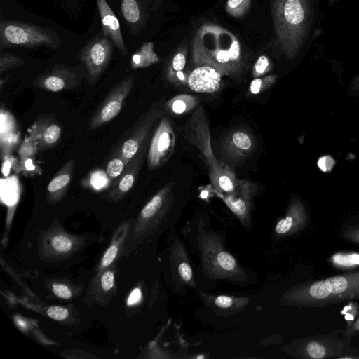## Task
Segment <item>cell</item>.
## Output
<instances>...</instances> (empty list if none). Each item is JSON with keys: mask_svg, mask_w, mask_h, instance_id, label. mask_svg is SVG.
I'll return each mask as SVG.
<instances>
[{"mask_svg": "<svg viewBox=\"0 0 359 359\" xmlns=\"http://www.w3.org/2000/svg\"><path fill=\"white\" fill-rule=\"evenodd\" d=\"M359 299V271L295 285L282 295V304L324 307Z\"/></svg>", "mask_w": 359, "mask_h": 359, "instance_id": "6da1fadb", "label": "cell"}, {"mask_svg": "<svg viewBox=\"0 0 359 359\" xmlns=\"http://www.w3.org/2000/svg\"><path fill=\"white\" fill-rule=\"evenodd\" d=\"M186 138L204 157L212 186L217 194L233 192L238 180L234 173L215 157L211 147L209 125L202 107L197 109L184 127Z\"/></svg>", "mask_w": 359, "mask_h": 359, "instance_id": "7a4b0ae2", "label": "cell"}, {"mask_svg": "<svg viewBox=\"0 0 359 359\" xmlns=\"http://www.w3.org/2000/svg\"><path fill=\"white\" fill-rule=\"evenodd\" d=\"M173 188L172 182L168 183L142 208L130 226L123 252H130L160 230L173 206Z\"/></svg>", "mask_w": 359, "mask_h": 359, "instance_id": "3957f363", "label": "cell"}, {"mask_svg": "<svg viewBox=\"0 0 359 359\" xmlns=\"http://www.w3.org/2000/svg\"><path fill=\"white\" fill-rule=\"evenodd\" d=\"M196 238L202 269L209 278L238 283L248 279L245 271L223 245L219 236L198 229Z\"/></svg>", "mask_w": 359, "mask_h": 359, "instance_id": "277c9868", "label": "cell"}, {"mask_svg": "<svg viewBox=\"0 0 359 359\" xmlns=\"http://www.w3.org/2000/svg\"><path fill=\"white\" fill-rule=\"evenodd\" d=\"M344 330H337L326 334L309 336L293 341L285 352L302 359H339L355 355L359 349L351 346V341L344 335Z\"/></svg>", "mask_w": 359, "mask_h": 359, "instance_id": "5b68a950", "label": "cell"}, {"mask_svg": "<svg viewBox=\"0 0 359 359\" xmlns=\"http://www.w3.org/2000/svg\"><path fill=\"white\" fill-rule=\"evenodd\" d=\"M165 102L164 96L154 101L121 139L113 152L118 154L127 164L151 137L158 122L166 114Z\"/></svg>", "mask_w": 359, "mask_h": 359, "instance_id": "8992f818", "label": "cell"}, {"mask_svg": "<svg viewBox=\"0 0 359 359\" xmlns=\"http://www.w3.org/2000/svg\"><path fill=\"white\" fill-rule=\"evenodd\" d=\"M0 45L3 47L46 46L56 49L60 46L58 36L50 28L34 24L2 20Z\"/></svg>", "mask_w": 359, "mask_h": 359, "instance_id": "52a82bcc", "label": "cell"}, {"mask_svg": "<svg viewBox=\"0 0 359 359\" xmlns=\"http://www.w3.org/2000/svg\"><path fill=\"white\" fill-rule=\"evenodd\" d=\"M281 17L285 40L294 51L307 34L311 22L308 0H284L281 6Z\"/></svg>", "mask_w": 359, "mask_h": 359, "instance_id": "ba28073f", "label": "cell"}, {"mask_svg": "<svg viewBox=\"0 0 359 359\" xmlns=\"http://www.w3.org/2000/svg\"><path fill=\"white\" fill-rule=\"evenodd\" d=\"M113 41L103 33L95 36L78 53L76 58L87 71V81L95 85L107 67L114 51Z\"/></svg>", "mask_w": 359, "mask_h": 359, "instance_id": "9c48e42d", "label": "cell"}, {"mask_svg": "<svg viewBox=\"0 0 359 359\" xmlns=\"http://www.w3.org/2000/svg\"><path fill=\"white\" fill-rule=\"evenodd\" d=\"M135 82L134 75H130L116 83L97 107L88 123V129L95 130L115 118L121 111Z\"/></svg>", "mask_w": 359, "mask_h": 359, "instance_id": "30bf717a", "label": "cell"}, {"mask_svg": "<svg viewBox=\"0 0 359 359\" xmlns=\"http://www.w3.org/2000/svg\"><path fill=\"white\" fill-rule=\"evenodd\" d=\"M85 77H87V71L83 66L72 67L55 65L37 76L30 86L48 92L59 93L76 88Z\"/></svg>", "mask_w": 359, "mask_h": 359, "instance_id": "8fae6325", "label": "cell"}, {"mask_svg": "<svg viewBox=\"0 0 359 359\" xmlns=\"http://www.w3.org/2000/svg\"><path fill=\"white\" fill-rule=\"evenodd\" d=\"M175 142V136L171 121L165 115L156 126L147 150V165L154 170L163 165L171 156Z\"/></svg>", "mask_w": 359, "mask_h": 359, "instance_id": "7c38bea8", "label": "cell"}, {"mask_svg": "<svg viewBox=\"0 0 359 359\" xmlns=\"http://www.w3.org/2000/svg\"><path fill=\"white\" fill-rule=\"evenodd\" d=\"M150 140L151 137L129 161L122 173L116 180L112 181L106 194V199L107 201L118 202L133 188L147 154Z\"/></svg>", "mask_w": 359, "mask_h": 359, "instance_id": "4fadbf2b", "label": "cell"}, {"mask_svg": "<svg viewBox=\"0 0 359 359\" xmlns=\"http://www.w3.org/2000/svg\"><path fill=\"white\" fill-rule=\"evenodd\" d=\"M257 187L248 180H238L234 191L228 194H218L230 210L244 226H249L253 198Z\"/></svg>", "mask_w": 359, "mask_h": 359, "instance_id": "5bb4252c", "label": "cell"}, {"mask_svg": "<svg viewBox=\"0 0 359 359\" xmlns=\"http://www.w3.org/2000/svg\"><path fill=\"white\" fill-rule=\"evenodd\" d=\"M62 135V126L53 114H41L28 130V137L36 144L38 151L57 146Z\"/></svg>", "mask_w": 359, "mask_h": 359, "instance_id": "9a60e30c", "label": "cell"}, {"mask_svg": "<svg viewBox=\"0 0 359 359\" xmlns=\"http://www.w3.org/2000/svg\"><path fill=\"white\" fill-rule=\"evenodd\" d=\"M256 148L254 136L248 130H237L229 134L222 146L224 161L236 163L247 158Z\"/></svg>", "mask_w": 359, "mask_h": 359, "instance_id": "2e32d148", "label": "cell"}, {"mask_svg": "<svg viewBox=\"0 0 359 359\" xmlns=\"http://www.w3.org/2000/svg\"><path fill=\"white\" fill-rule=\"evenodd\" d=\"M309 220V214L302 201L297 197H292L285 215L276 224L275 234L279 237L296 234L308 226Z\"/></svg>", "mask_w": 359, "mask_h": 359, "instance_id": "e0dca14e", "label": "cell"}, {"mask_svg": "<svg viewBox=\"0 0 359 359\" xmlns=\"http://www.w3.org/2000/svg\"><path fill=\"white\" fill-rule=\"evenodd\" d=\"M75 166V160L69 159L49 182L46 190V200L50 204H56L63 198L73 178Z\"/></svg>", "mask_w": 359, "mask_h": 359, "instance_id": "ac0fdd59", "label": "cell"}, {"mask_svg": "<svg viewBox=\"0 0 359 359\" xmlns=\"http://www.w3.org/2000/svg\"><path fill=\"white\" fill-rule=\"evenodd\" d=\"M96 1L102 22V33L109 36L120 52L123 55H126L127 50L116 16L106 0H96Z\"/></svg>", "mask_w": 359, "mask_h": 359, "instance_id": "d6986e66", "label": "cell"}, {"mask_svg": "<svg viewBox=\"0 0 359 359\" xmlns=\"http://www.w3.org/2000/svg\"><path fill=\"white\" fill-rule=\"evenodd\" d=\"M220 74L208 66L199 67L193 70L188 78L190 89L196 93H214L219 88Z\"/></svg>", "mask_w": 359, "mask_h": 359, "instance_id": "ffe728a7", "label": "cell"}, {"mask_svg": "<svg viewBox=\"0 0 359 359\" xmlns=\"http://www.w3.org/2000/svg\"><path fill=\"white\" fill-rule=\"evenodd\" d=\"M20 133L15 118L8 111L1 108V156L9 155L18 144Z\"/></svg>", "mask_w": 359, "mask_h": 359, "instance_id": "44dd1931", "label": "cell"}, {"mask_svg": "<svg viewBox=\"0 0 359 359\" xmlns=\"http://www.w3.org/2000/svg\"><path fill=\"white\" fill-rule=\"evenodd\" d=\"M172 264L174 273L180 281L191 287H195V282L192 268L189 262L187 252L183 245L177 238L172 250Z\"/></svg>", "mask_w": 359, "mask_h": 359, "instance_id": "7402d4cb", "label": "cell"}, {"mask_svg": "<svg viewBox=\"0 0 359 359\" xmlns=\"http://www.w3.org/2000/svg\"><path fill=\"white\" fill-rule=\"evenodd\" d=\"M132 220L124 222L120 226L113 238L111 244L103 255L98 271H101L109 267L117 258L121 249L123 250L128 234L131 226Z\"/></svg>", "mask_w": 359, "mask_h": 359, "instance_id": "603a6c76", "label": "cell"}, {"mask_svg": "<svg viewBox=\"0 0 359 359\" xmlns=\"http://www.w3.org/2000/svg\"><path fill=\"white\" fill-rule=\"evenodd\" d=\"M204 302L212 308H217L229 312H238L243 309L250 299L248 297H232L228 295H208L201 293Z\"/></svg>", "mask_w": 359, "mask_h": 359, "instance_id": "cb8c5ba5", "label": "cell"}, {"mask_svg": "<svg viewBox=\"0 0 359 359\" xmlns=\"http://www.w3.org/2000/svg\"><path fill=\"white\" fill-rule=\"evenodd\" d=\"M48 250L53 256H64L72 253L77 248L78 241L72 236L59 231L53 233L48 237Z\"/></svg>", "mask_w": 359, "mask_h": 359, "instance_id": "d4e9b609", "label": "cell"}, {"mask_svg": "<svg viewBox=\"0 0 359 359\" xmlns=\"http://www.w3.org/2000/svg\"><path fill=\"white\" fill-rule=\"evenodd\" d=\"M111 182L112 181L109 177L107 172L102 169L92 170L81 181L83 187L97 191L109 188Z\"/></svg>", "mask_w": 359, "mask_h": 359, "instance_id": "484cf974", "label": "cell"}, {"mask_svg": "<svg viewBox=\"0 0 359 359\" xmlns=\"http://www.w3.org/2000/svg\"><path fill=\"white\" fill-rule=\"evenodd\" d=\"M197 104L196 97L189 95H180L165 102L166 114H182L191 110Z\"/></svg>", "mask_w": 359, "mask_h": 359, "instance_id": "4316f807", "label": "cell"}, {"mask_svg": "<svg viewBox=\"0 0 359 359\" xmlns=\"http://www.w3.org/2000/svg\"><path fill=\"white\" fill-rule=\"evenodd\" d=\"M330 263L339 268H355L359 266V253H336L330 258Z\"/></svg>", "mask_w": 359, "mask_h": 359, "instance_id": "83f0119b", "label": "cell"}, {"mask_svg": "<svg viewBox=\"0 0 359 359\" xmlns=\"http://www.w3.org/2000/svg\"><path fill=\"white\" fill-rule=\"evenodd\" d=\"M127 163L118 154L113 152L107 162L105 171L110 180L114 181L122 173Z\"/></svg>", "mask_w": 359, "mask_h": 359, "instance_id": "f1b7e54d", "label": "cell"}, {"mask_svg": "<svg viewBox=\"0 0 359 359\" xmlns=\"http://www.w3.org/2000/svg\"><path fill=\"white\" fill-rule=\"evenodd\" d=\"M121 11L128 22L136 23L140 19V8L136 0H121Z\"/></svg>", "mask_w": 359, "mask_h": 359, "instance_id": "f546056e", "label": "cell"}, {"mask_svg": "<svg viewBox=\"0 0 359 359\" xmlns=\"http://www.w3.org/2000/svg\"><path fill=\"white\" fill-rule=\"evenodd\" d=\"M24 60L12 53L1 51L0 55V74L15 67L22 66Z\"/></svg>", "mask_w": 359, "mask_h": 359, "instance_id": "4dcf8cb0", "label": "cell"}, {"mask_svg": "<svg viewBox=\"0 0 359 359\" xmlns=\"http://www.w3.org/2000/svg\"><path fill=\"white\" fill-rule=\"evenodd\" d=\"M35 156L21 157L20 161V171L25 176L40 175L42 170L34 159Z\"/></svg>", "mask_w": 359, "mask_h": 359, "instance_id": "1f68e13d", "label": "cell"}, {"mask_svg": "<svg viewBox=\"0 0 359 359\" xmlns=\"http://www.w3.org/2000/svg\"><path fill=\"white\" fill-rule=\"evenodd\" d=\"M341 237L351 243L359 245V223L349 224L344 228Z\"/></svg>", "mask_w": 359, "mask_h": 359, "instance_id": "d6a6232c", "label": "cell"}, {"mask_svg": "<svg viewBox=\"0 0 359 359\" xmlns=\"http://www.w3.org/2000/svg\"><path fill=\"white\" fill-rule=\"evenodd\" d=\"M18 154L21 157L35 156L39 152L35 143L28 137H26L18 149Z\"/></svg>", "mask_w": 359, "mask_h": 359, "instance_id": "836d02e7", "label": "cell"}, {"mask_svg": "<svg viewBox=\"0 0 359 359\" xmlns=\"http://www.w3.org/2000/svg\"><path fill=\"white\" fill-rule=\"evenodd\" d=\"M48 317L55 320H64L69 316L68 310L62 306H53L47 309Z\"/></svg>", "mask_w": 359, "mask_h": 359, "instance_id": "e575fe53", "label": "cell"}, {"mask_svg": "<svg viewBox=\"0 0 359 359\" xmlns=\"http://www.w3.org/2000/svg\"><path fill=\"white\" fill-rule=\"evenodd\" d=\"M114 285V273L112 271H105L100 278V287L104 291L110 290Z\"/></svg>", "mask_w": 359, "mask_h": 359, "instance_id": "d590c367", "label": "cell"}, {"mask_svg": "<svg viewBox=\"0 0 359 359\" xmlns=\"http://www.w3.org/2000/svg\"><path fill=\"white\" fill-rule=\"evenodd\" d=\"M53 292L54 294L62 299H68L72 297V291L65 285L60 283L53 284Z\"/></svg>", "mask_w": 359, "mask_h": 359, "instance_id": "8d00e7d4", "label": "cell"}, {"mask_svg": "<svg viewBox=\"0 0 359 359\" xmlns=\"http://www.w3.org/2000/svg\"><path fill=\"white\" fill-rule=\"evenodd\" d=\"M359 334V316L352 322L347 323L344 330V336L349 340Z\"/></svg>", "mask_w": 359, "mask_h": 359, "instance_id": "74e56055", "label": "cell"}, {"mask_svg": "<svg viewBox=\"0 0 359 359\" xmlns=\"http://www.w3.org/2000/svg\"><path fill=\"white\" fill-rule=\"evenodd\" d=\"M3 160L2 163V173L5 177H7L10 173L11 168L14 165H19L20 163L16 164V159L11 154L7 155L1 158Z\"/></svg>", "mask_w": 359, "mask_h": 359, "instance_id": "f35d334b", "label": "cell"}, {"mask_svg": "<svg viewBox=\"0 0 359 359\" xmlns=\"http://www.w3.org/2000/svg\"><path fill=\"white\" fill-rule=\"evenodd\" d=\"M334 165V161L329 156H324L319 158L318 165L323 172H327L332 170Z\"/></svg>", "mask_w": 359, "mask_h": 359, "instance_id": "ab89813d", "label": "cell"}, {"mask_svg": "<svg viewBox=\"0 0 359 359\" xmlns=\"http://www.w3.org/2000/svg\"><path fill=\"white\" fill-rule=\"evenodd\" d=\"M269 66V60L266 56H261L255 65V71L257 75L264 74Z\"/></svg>", "mask_w": 359, "mask_h": 359, "instance_id": "60d3db41", "label": "cell"}, {"mask_svg": "<svg viewBox=\"0 0 359 359\" xmlns=\"http://www.w3.org/2000/svg\"><path fill=\"white\" fill-rule=\"evenodd\" d=\"M266 86H268L264 85V80L262 79H255L250 85V90L252 94H258Z\"/></svg>", "mask_w": 359, "mask_h": 359, "instance_id": "b9f144b4", "label": "cell"}, {"mask_svg": "<svg viewBox=\"0 0 359 359\" xmlns=\"http://www.w3.org/2000/svg\"><path fill=\"white\" fill-rule=\"evenodd\" d=\"M186 62L185 57L182 53L177 54L172 60V67L175 71H182Z\"/></svg>", "mask_w": 359, "mask_h": 359, "instance_id": "7bdbcfd3", "label": "cell"}, {"mask_svg": "<svg viewBox=\"0 0 359 359\" xmlns=\"http://www.w3.org/2000/svg\"><path fill=\"white\" fill-rule=\"evenodd\" d=\"M231 60H236L240 55V46L237 41H233L231 48L228 50Z\"/></svg>", "mask_w": 359, "mask_h": 359, "instance_id": "ee69618b", "label": "cell"}, {"mask_svg": "<svg viewBox=\"0 0 359 359\" xmlns=\"http://www.w3.org/2000/svg\"><path fill=\"white\" fill-rule=\"evenodd\" d=\"M141 290L139 288H135L133 290L128 299V304L132 305L137 302L141 298Z\"/></svg>", "mask_w": 359, "mask_h": 359, "instance_id": "f6af8a7d", "label": "cell"}, {"mask_svg": "<svg viewBox=\"0 0 359 359\" xmlns=\"http://www.w3.org/2000/svg\"><path fill=\"white\" fill-rule=\"evenodd\" d=\"M215 57L217 61L219 62V63H226L229 62V60H231L229 55V52L226 50H219L216 54Z\"/></svg>", "mask_w": 359, "mask_h": 359, "instance_id": "bcb514c9", "label": "cell"}, {"mask_svg": "<svg viewBox=\"0 0 359 359\" xmlns=\"http://www.w3.org/2000/svg\"><path fill=\"white\" fill-rule=\"evenodd\" d=\"M243 0H229L228 1V6L229 7L231 8H234L238 6V5L243 1Z\"/></svg>", "mask_w": 359, "mask_h": 359, "instance_id": "7dc6e473", "label": "cell"}, {"mask_svg": "<svg viewBox=\"0 0 359 359\" xmlns=\"http://www.w3.org/2000/svg\"><path fill=\"white\" fill-rule=\"evenodd\" d=\"M339 359H359V353L355 355L342 356Z\"/></svg>", "mask_w": 359, "mask_h": 359, "instance_id": "c3c4849f", "label": "cell"}, {"mask_svg": "<svg viewBox=\"0 0 359 359\" xmlns=\"http://www.w3.org/2000/svg\"><path fill=\"white\" fill-rule=\"evenodd\" d=\"M209 192L207 190H203L200 193V197L203 199H206L208 197Z\"/></svg>", "mask_w": 359, "mask_h": 359, "instance_id": "681fc988", "label": "cell"}, {"mask_svg": "<svg viewBox=\"0 0 359 359\" xmlns=\"http://www.w3.org/2000/svg\"><path fill=\"white\" fill-rule=\"evenodd\" d=\"M176 76L180 81H184L185 79L184 74L182 71H177Z\"/></svg>", "mask_w": 359, "mask_h": 359, "instance_id": "f907efd6", "label": "cell"}, {"mask_svg": "<svg viewBox=\"0 0 359 359\" xmlns=\"http://www.w3.org/2000/svg\"><path fill=\"white\" fill-rule=\"evenodd\" d=\"M204 358V356H201V355L200 356L198 355L196 357V358Z\"/></svg>", "mask_w": 359, "mask_h": 359, "instance_id": "816d5d0a", "label": "cell"}, {"mask_svg": "<svg viewBox=\"0 0 359 359\" xmlns=\"http://www.w3.org/2000/svg\"><path fill=\"white\" fill-rule=\"evenodd\" d=\"M330 3H332L334 0H329Z\"/></svg>", "mask_w": 359, "mask_h": 359, "instance_id": "f5cc1de1", "label": "cell"}]
</instances>
